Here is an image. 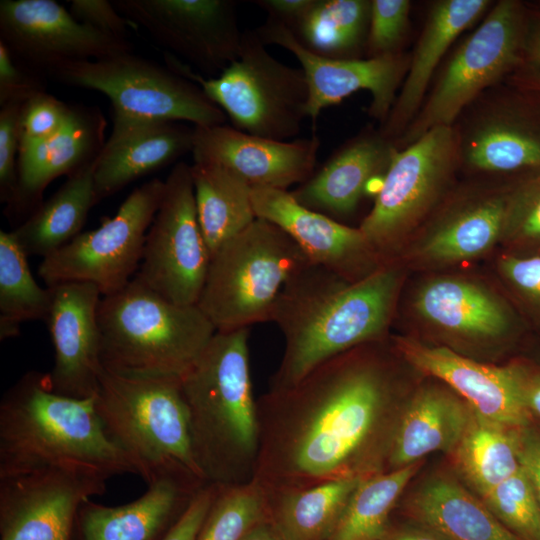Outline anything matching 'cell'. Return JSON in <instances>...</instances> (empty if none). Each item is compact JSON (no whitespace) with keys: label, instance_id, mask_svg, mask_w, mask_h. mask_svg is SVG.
Returning a JSON list of instances; mask_svg holds the SVG:
<instances>
[{"label":"cell","instance_id":"cell-55","mask_svg":"<svg viewBox=\"0 0 540 540\" xmlns=\"http://www.w3.org/2000/svg\"><path fill=\"white\" fill-rule=\"evenodd\" d=\"M509 78L513 84L540 92V77L537 75L520 68Z\"/></svg>","mask_w":540,"mask_h":540},{"label":"cell","instance_id":"cell-15","mask_svg":"<svg viewBox=\"0 0 540 540\" xmlns=\"http://www.w3.org/2000/svg\"><path fill=\"white\" fill-rule=\"evenodd\" d=\"M163 47L216 77L240 54L243 34L230 0H114Z\"/></svg>","mask_w":540,"mask_h":540},{"label":"cell","instance_id":"cell-2","mask_svg":"<svg viewBox=\"0 0 540 540\" xmlns=\"http://www.w3.org/2000/svg\"><path fill=\"white\" fill-rule=\"evenodd\" d=\"M402 277L396 263L354 282L312 263L297 271L282 288L270 319L284 338L270 388L293 385L324 361L382 340Z\"/></svg>","mask_w":540,"mask_h":540},{"label":"cell","instance_id":"cell-26","mask_svg":"<svg viewBox=\"0 0 540 540\" xmlns=\"http://www.w3.org/2000/svg\"><path fill=\"white\" fill-rule=\"evenodd\" d=\"M489 0H439L434 2L412 53L404 81L393 107L379 131L394 143L419 112L432 79L455 40L492 6Z\"/></svg>","mask_w":540,"mask_h":540},{"label":"cell","instance_id":"cell-32","mask_svg":"<svg viewBox=\"0 0 540 540\" xmlns=\"http://www.w3.org/2000/svg\"><path fill=\"white\" fill-rule=\"evenodd\" d=\"M95 165L96 160L68 176L50 198L12 230L27 256L45 258L81 233L89 211L99 202Z\"/></svg>","mask_w":540,"mask_h":540},{"label":"cell","instance_id":"cell-7","mask_svg":"<svg viewBox=\"0 0 540 540\" xmlns=\"http://www.w3.org/2000/svg\"><path fill=\"white\" fill-rule=\"evenodd\" d=\"M309 263L288 234L256 218L211 256L197 306L216 331L270 321L286 282Z\"/></svg>","mask_w":540,"mask_h":540},{"label":"cell","instance_id":"cell-1","mask_svg":"<svg viewBox=\"0 0 540 540\" xmlns=\"http://www.w3.org/2000/svg\"><path fill=\"white\" fill-rule=\"evenodd\" d=\"M382 340L336 355L297 383L257 399L254 479L264 489L306 488L386 470L402 405Z\"/></svg>","mask_w":540,"mask_h":540},{"label":"cell","instance_id":"cell-30","mask_svg":"<svg viewBox=\"0 0 540 540\" xmlns=\"http://www.w3.org/2000/svg\"><path fill=\"white\" fill-rule=\"evenodd\" d=\"M470 415L457 394L430 386L402 404L393 432L386 470L399 469L436 452L452 453Z\"/></svg>","mask_w":540,"mask_h":540},{"label":"cell","instance_id":"cell-16","mask_svg":"<svg viewBox=\"0 0 540 540\" xmlns=\"http://www.w3.org/2000/svg\"><path fill=\"white\" fill-rule=\"evenodd\" d=\"M255 32L266 46H280L300 63L309 91L307 114L313 122L323 109L360 90L371 94L369 115L381 125L386 121L406 76L410 53L334 59L311 52L288 27L276 21L267 19Z\"/></svg>","mask_w":540,"mask_h":540},{"label":"cell","instance_id":"cell-53","mask_svg":"<svg viewBox=\"0 0 540 540\" xmlns=\"http://www.w3.org/2000/svg\"><path fill=\"white\" fill-rule=\"evenodd\" d=\"M521 69L540 77V20L533 24L528 22Z\"/></svg>","mask_w":540,"mask_h":540},{"label":"cell","instance_id":"cell-38","mask_svg":"<svg viewBox=\"0 0 540 540\" xmlns=\"http://www.w3.org/2000/svg\"><path fill=\"white\" fill-rule=\"evenodd\" d=\"M27 255L12 231H0V340L19 335L26 321L45 320L52 302L51 287L36 282Z\"/></svg>","mask_w":540,"mask_h":540},{"label":"cell","instance_id":"cell-34","mask_svg":"<svg viewBox=\"0 0 540 540\" xmlns=\"http://www.w3.org/2000/svg\"><path fill=\"white\" fill-rule=\"evenodd\" d=\"M191 173L199 223L212 256L257 218L252 189L213 163L193 161Z\"/></svg>","mask_w":540,"mask_h":540},{"label":"cell","instance_id":"cell-20","mask_svg":"<svg viewBox=\"0 0 540 540\" xmlns=\"http://www.w3.org/2000/svg\"><path fill=\"white\" fill-rule=\"evenodd\" d=\"M251 198L256 217L288 234L310 263L352 282L384 265L359 227H349L303 206L291 192L255 188Z\"/></svg>","mask_w":540,"mask_h":540},{"label":"cell","instance_id":"cell-4","mask_svg":"<svg viewBox=\"0 0 540 540\" xmlns=\"http://www.w3.org/2000/svg\"><path fill=\"white\" fill-rule=\"evenodd\" d=\"M248 336L249 328L216 331L180 378L196 462L206 483L219 487L255 476L259 426Z\"/></svg>","mask_w":540,"mask_h":540},{"label":"cell","instance_id":"cell-22","mask_svg":"<svg viewBox=\"0 0 540 540\" xmlns=\"http://www.w3.org/2000/svg\"><path fill=\"white\" fill-rule=\"evenodd\" d=\"M512 180L453 188L424 224L412 257L427 265H448L478 258L501 242Z\"/></svg>","mask_w":540,"mask_h":540},{"label":"cell","instance_id":"cell-3","mask_svg":"<svg viewBox=\"0 0 540 540\" xmlns=\"http://www.w3.org/2000/svg\"><path fill=\"white\" fill-rule=\"evenodd\" d=\"M44 469L97 473L108 479L137 474L108 437L95 398L54 392L47 373H25L0 403V477Z\"/></svg>","mask_w":540,"mask_h":540},{"label":"cell","instance_id":"cell-41","mask_svg":"<svg viewBox=\"0 0 540 540\" xmlns=\"http://www.w3.org/2000/svg\"><path fill=\"white\" fill-rule=\"evenodd\" d=\"M501 242L540 249V171L511 181Z\"/></svg>","mask_w":540,"mask_h":540},{"label":"cell","instance_id":"cell-5","mask_svg":"<svg viewBox=\"0 0 540 540\" xmlns=\"http://www.w3.org/2000/svg\"><path fill=\"white\" fill-rule=\"evenodd\" d=\"M98 325L102 367L134 378L180 379L216 333L197 305L172 303L135 277L102 296Z\"/></svg>","mask_w":540,"mask_h":540},{"label":"cell","instance_id":"cell-47","mask_svg":"<svg viewBox=\"0 0 540 540\" xmlns=\"http://www.w3.org/2000/svg\"><path fill=\"white\" fill-rule=\"evenodd\" d=\"M72 16L95 30L118 38H126L130 26L137 27L124 17L107 0H72L69 1Z\"/></svg>","mask_w":540,"mask_h":540},{"label":"cell","instance_id":"cell-19","mask_svg":"<svg viewBox=\"0 0 540 540\" xmlns=\"http://www.w3.org/2000/svg\"><path fill=\"white\" fill-rule=\"evenodd\" d=\"M317 136L278 141L251 135L227 124L194 126L193 161L229 170L251 189L287 190L314 173Z\"/></svg>","mask_w":540,"mask_h":540},{"label":"cell","instance_id":"cell-48","mask_svg":"<svg viewBox=\"0 0 540 540\" xmlns=\"http://www.w3.org/2000/svg\"><path fill=\"white\" fill-rule=\"evenodd\" d=\"M216 490L217 486L212 484L202 486L161 540H196Z\"/></svg>","mask_w":540,"mask_h":540},{"label":"cell","instance_id":"cell-36","mask_svg":"<svg viewBox=\"0 0 540 540\" xmlns=\"http://www.w3.org/2000/svg\"><path fill=\"white\" fill-rule=\"evenodd\" d=\"M371 0H315L292 31L311 52L334 59L365 52Z\"/></svg>","mask_w":540,"mask_h":540},{"label":"cell","instance_id":"cell-10","mask_svg":"<svg viewBox=\"0 0 540 540\" xmlns=\"http://www.w3.org/2000/svg\"><path fill=\"white\" fill-rule=\"evenodd\" d=\"M458 171L454 126L434 128L395 151L373 207L359 226L384 265L392 263L401 245L443 203Z\"/></svg>","mask_w":540,"mask_h":540},{"label":"cell","instance_id":"cell-17","mask_svg":"<svg viewBox=\"0 0 540 540\" xmlns=\"http://www.w3.org/2000/svg\"><path fill=\"white\" fill-rule=\"evenodd\" d=\"M107 480L67 469L0 477L1 540H71L81 505L103 494Z\"/></svg>","mask_w":540,"mask_h":540},{"label":"cell","instance_id":"cell-45","mask_svg":"<svg viewBox=\"0 0 540 540\" xmlns=\"http://www.w3.org/2000/svg\"><path fill=\"white\" fill-rule=\"evenodd\" d=\"M45 77L0 41V107L24 104L34 96L47 92Z\"/></svg>","mask_w":540,"mask_h":540},{"label":"cell","instance_id":"cell-35","mask_svg":"<svg viewBox=\"0 0 540 540\" xmlns=\"http://www.w3.org/2000/svg\"><path fill=\"white\" fill-rule=\"evenodd\" d=\"M517 430L470 407L467 425L452 454L458 469L480 496L520 468Z\"/></svg>","mask_w":540,"mask_h":540},{"label":"cell","instance_id":"cell-25","mask_svg":"<svg viewBox=\"0 0 540 540\" xmlns=\"http://www.w3.org/2000/svg\"><path fill=\"white\" fill-rule=\"evenodd\" d=\"M106 119L98 107L72 105L62 128L45 142L18 154V195L7 212L27 215L43 202L47 186L96 160L106 140Z\"/></svg>","mask_w":540,"mask_h":540},{"label":"cell","instance_id":"cell-40","mask_svg":"<svg viewBox=\"0 0 540 540\" xmlns=\"http://www.w3.org/2000/svg\"><path fill=\"white\" fill-rule=\"evenodd\" d=\"M480 498L519 539L540 540V505L521 466L511 477Z\"/></svg>","mask_w":540,"mask_h":540},{"label":"cell","instance_id":"cell-42","mask_svg":"<svg viewBox=\"0 0 540 540\" xmlns=\"http://www.w3.org/2000/svg\"><path fill=\"white\" fill-rule=\"evenodd\" d=\"M409 0H371L366 58L403 52L410 22Z\"/></svg>","mask_w":540,"mask_h":540},{"label":"cell","instance_id":"cell-27","mask_svg":"<svg viewBox=\"0 0 540 540\" xmlns=\"http://www.w3.org/2000/svg\"><path fill=\"white\" fill-rule=\"evenodd\" d=\"M397 149L379 129H366L291 194L303 206L331 218L349 215L373 179L384 177Z\"/></svg>","mask_w":540,"mask_h":540},{"label":"cell","instance_id":"cell-37","mask_svg":"<svg viewBox=\"0 0 540 540\" xmlns=\"http://www.w3.org/2000/svg\"><path fill=\"white\" fill-rule=\"evenodd\" d=\"M421 462L364 478L349 497L327 540H379Z\"/></svg>","mask_w":540,"mask_h":540},{"label":"cell","instance_id":"cell-21","mask_svg":"<svg viewBox=\"0 0 540 540\" xmlns=\"http://www.w3.org/2000/svg\"><path fill=\"white\" fill-rule=\"evenodd\" d=\"M45 319L54 347L47 373L50 388L72 398L95 396L103 369L100 359L98 306L102 295L92 283L66 282L51 287Z\"/></svg>","mask_w":540,"mask_h":540},{"label":"cell","instance_id":"cell-33","mask_svg":"<svg viewBox=\"0 0 540 540\" xmlns=\"http://www.w3.org/2000/svg\"><path fill=\"white\" fill-rule=\"evenodd\" d=\"M364 478L331 480L306 488L264 489L269 520L282 540H327Z\"/></svg>","mask_w":540,"mask_h":540},{"label":"cell","instance_id":"cell-13","mask_svg":"<svg viewBox=\"0 0 540 540\" xmlns=\"http://www.w3.org/2000/svg\"><path fill=\"white\" fill-rule=\"evenodd\" d=\"M165 181L154 178L135 188L116 214L81 232L42 259L38 275L47 287L66 282L94 284L102 296L125 288L140 266L147 232L159 208Z\"/></svg>","mask_w":540,"mask_h":540},{"label":"cell","instance_id":"cell-9","mask_svg":"<svg viewBox=\"0 0 540 540\" xmlns=\"http://www.w3.org/2000/svg\"><path fill=\"white\" fill-rule=\"evenodd\" d=\"M528 22L526 8L518 0L492 4L438 73L395 146L403 148L434 128L454 126L480 95L514 74L524 63Z\"/></svg>","mask_w":540,"mask_h":540},{"label":"cell","instance_id":"cell-44","mask_svg":"<svg viewBox=\"0 0 540 540\" xmlns=\"http://www.w3.org/2000/svg\"><path fill=\"white\" fill-rule=\"evenodd\" d=\"M23 104L0 107V199L11 209L18 195V154Z\"/></svg>","mask_w":540,"mask_h":540},{"label":"cell","instance_id":"cell-43","mask_svg":"<svg viewBox=\"0 0 540 540\" xmlns=\"http://www.w3.org/2000/svg\"><path fill=\"white\" fill-rule=\"evenodd\" d=\"M69 105L44 92L25 102L20 118L19 153L25 152L55 135L71 112Z\"/></svg>","mask_w":540,"mask_h":540},{"label":"cell","instance_id":"cell-24","mask_svg":"<svg viewBox=\"0 0 540 540\" xmlns=\"http://www.w3.org/2000/svg\"><path fill=\"white\" fill-rule=\"evenodd\" d=\"M94 171L98 201L192 152L194 126L177 121L112 118Z\"/></svg>","mask_w":540,"mask_h":540},{"label":"cell","instance_id":"cell-8","mask_svg":"<svg viewBox=\"0 0 540 540\" xmlns=\"http://www.w3.org/2000/svg\"><path fill=\"white\" fill-rule=\"evenodd\" d=\"M165 59L168 67L196 83L237 130L289 141L308 118L303 70L272 56L255 30L244 32L238 58L216 77L195 74L172 54Z\"/></svg>","mask_w":540,"mask_h":540},{"label":"cell","instance_id":"cell-12","mask_svg":"<svg viewBox=\"0 0 540 540\" xmlns=\"http://www.w3.org/2000/svg\"><path fill=\"white\" fill-rule=\"evenodd\" d=\"M509 84L484 92L454 124L460 171L510 180L540 171V92Z\"/></svg>","mask_w":540,"mask_h":540},{"label":"cell","instance_id":"cell-46","mask_svg":"<svg viewBox=\"0 0 540 540\" xmlns=\"http://www.w3.org/2000/svg\"><path fill=\"white\" fill-rule=\"evenodd\" d=\"M498 269L516 296L540 319V255H504Z\"/></svg>","mask_w":540,"mask_h":540},{"label":"cell","instance_id":"cell-23","mask_svg":"<svg viewBox=\"0 0 540 540\" xmlns=\"http://www.w3.org/2000/svg\"><path fill=\"white\" fill-rule=\"evenodd\" d=\"M399 357L416 369L446 383L480 415L512 428L526 427V408L512 364H482L443 346H430L409 337H395Z\"/></svg>","mask_w":540,"mask_h":540},{"label":"cell","instance_id":"cell-52","mask_svg":"<svg viewBox=\"0 0 540 540\" xmlns=\"http://www.w3.org/2000/svg\"><path fill=\"white\" fill-rule=\"evenodd\" d=\"M379 540H449L439 532L416 523V525H405L391 527L389 525L386 532Z\"/></svg>","mask_w":540,"mask_h":540},{"label":"cell","instance_id":"cell-18","mask_svg":"<svg viewBox=\"0 0 540 540\" xmlns=\"http://www.w3.org/2000/svg\"><path fill=\"white\" fill-rule=\"evenodd\" d=\"M0 41L44 75L66 62L132 52L128 39L82 24L54 0H1Z\"/></svg>","mask_w":540,"mask_h":540},{"label":"cell","instance_id":"cell-14","mask_svg":"<svg viewBox=\"0 0 540 540\" xmlns=\"http://www.w3.org/2000/svg\"><path fill=\"white\" fill-rule=\"evenodd\" d=\"M164 181L134 277L172 303L197 305L211 254L198 219L191 165L177 162Z\"/></svg>","mask_w":540,"mask_h":540},{"label":"cell","instance_id":"cell-49","mask_svg":"<svg viewBox=\"0 0 540 540\" xmlns=\"http://www.w3.org/2000/svg\"><path fill=\"white\" fill-rule=\"evenodd\" d=\"M519 463L531 482L540 505V432L528 426L517 430Z\"/></svg>","mask_w":540,"mask_h":540},{"label":"cell","instance_id":"cell-11","mask_svg":"<svg viewBox=\"0 0 540 540\" xmlns=\"http://www.w3.org/2000/svg\"><path fill=\"white\" fill-rule=\"evenodd\" d=\"M48 75L67 86L106 95L112 104V118L177 121L193 126L227 123L225 113L196 83L132 52L66 62Z\"/></svg>","mask_w":540,"mask_h":540},{"label":"cell","instance_id":"cell-50","mask_svg":"<svg viewBox=\"0 0 540 540\" xmlns=\"http://www.w3.org/2000/svg\"><path fill=\"white\" fill-rule=\"evenodd\" d=\"M315 0H258V6L269 15L268 19L281 23L294 30L297 24L312 7Z\"/></svg>","mask_w":540,"mask_h":540},{"label":"cell","instance_id":"cell-6","mask_svg":"<svg viewBox=\"0 0 540 540\" xmlns=\"http://www.w3.org/2000/svg\"><path fill=\"white\" fill-rule=\"evenodd\" d=\"M108 437L147 485L164 478L203 486L179 378H134L104 368L94 396Z\"/></svg>","mask_w":540,"mask_h":540},{"label":"cell","instance_id":"cell-31","mask_svg":"<svg viewBox=\"0 0 540 540\" xmlns=\"http://www.w3.org/2000/svg\"><path fill=\"white\" fill-rule=\"evenodd\" d=\"M405 509L416 523L449 540H521L481 499L447 476L426 480L411 494Z\"/></svg>","mask_w":540,"mask_h":540},{"label":"cell","instance_id":"cell-29","mask_svg":"<svg viewBox=\"0 0 540 540\" xmlns=\"http://www.w3.org/2000/svg\"><path fill=\"white\" fill-rule=\"evenodd\" d=\"M201 487L164 478L121 506H104L88 499L76 520L81 540H161Z\"/></svg>","mask_w":540,"mask_h":540},{"label":"cell","instance_id":"cell-54","mask_svg":"<svg viewBox=\"0 0 540 540\" xmlns=\"http://www.w3.org/2000/svg\"><path fill=\"white\" fill-rule=\"evenodd\" d=\"M241 540H282L269 519L255 525Z\"/></svg>","mask_w":540,"mask_h":540},{"label":"cell","instance_id":"cell-51","mask_svg":"<svg viewBox=\"0 0 540 540\" xmlns=\"http://www.w3.org/2000/svg\"><path fill=\"white\" fill-rule=\"evenodd\" d=\"M512 366L526 408L540 417V373L521 364Z\"/></svg>","mask_w":540,"mask_h":540},{"label":"cell","instance_id":"cell-39","mask_svg":"<svg viewBox=\"0 0 540 540\" xmlns=\"http://www.w3.org/2000/svg\"><path fill=\"white\" fill-rule=\"evenodd\" d=\"M267 519V496L257 480L217 486L196 540H241L255 525Z\"/></svg>","mask_w":540,"mask_h":540},{"label":"cell","instance_id":"cell-28","mask_svg":"<svg viewBox=\"0 0 540 540\" xmlns=\"http://www.w3.org/2000/svg\"><path fill=\"white\" fill-rule=\"evenodd\" d=\"M414 308L445 334L475 341L497 340L515 327V317L497 294L469 279L438 276L419 287Z\"/></svg>","mask_w":540,"mask_h":540}]
</instances>
